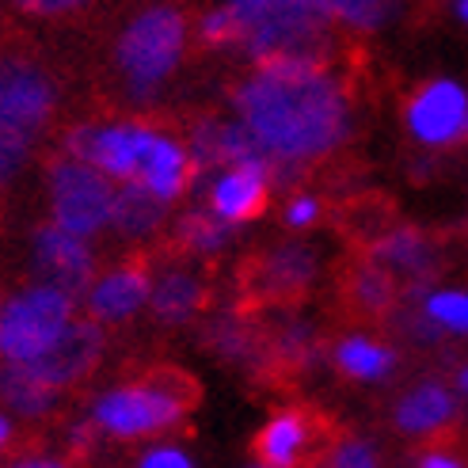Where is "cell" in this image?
Masks as SVG:
<instances>
[{"label": "cell", "instance_id": "cell-1", "mask_svg": "<svg viewBox=\"0 0 468 468\" xmlns=\"http://www.w3.org/2000/svg\"><path fill=\"white\" fill-rule=\"evenodd\" d=\"M232 107L278 164L274 176H286L290 164L332 156L350 137V100L327 61H255V73L232 88Z\"/></svg>", "mask_w": 468, "mask_h": 468}, {"label": "cell", "instance_id": "cell-2", "mask_svg": "<svg viewBox=\"0 0 468 468\" xmlns=\"http://www.w3.org/2000/svg\"><path fill=\"white\" fill-rule=\"evenodd\" d=\"M195 404H198V385L176 366H156L145 378L103 388L91 400L88 423L100 431V438L133 441L179 427Z\"/></svg>", "mask_w": 468, "mask_h": 468}, {"label": "cell", "instance_id": "cell-3", "mask_svg": "<svg viewBox=\"0 0 468 468\" xmlns=\"http://www.w3.org/2000/svg\"><path fill=\"white\" fill-rule=\"evenodd\" d=\"M240 23V46L255 61L305 58L327 61L335 16L327 0H225Z\"/></svg>", "mask_w": 468, "mask_h": 468}, {"label": "cell", "instance_id": "cell-4", "mask_svg": "<svg viewBox=\"0 0 468 468\" xmlns=\"http://www.w3.org/2000/svg\"><path fill=\"white\" fill-rule=\"evenodd\" d=\"M186 35L191 23L176 5H149L126 19L114 38V69L133 103H149L176 77L186 54Z\"/></svg>", "mask_w": 468, "mask_h": 468}, {"label": "cell", "instance_id": "cell-5", "mask_svg": "<svg viewBox=\"0 0 468 468\" xmlns=\"http://www.w3.org/2000/svg\"><path fill=\"white\" fill-rule=\"evenodd\" d=\"M77 316V297L50 282L23 286L0 305V362H35Z\"/></svg>", "mask_w": 468, "mask_h": 468}, {"label": "cell", "instance_id": "cell-6", "mask_svg": "<svg viewBox=\"0 0 468 468\" xmlns=\"http://www.w3.org/2000/svg\"><path fill=\"white\" fill-rule=\"evenodd\" d=\"M114 179L103 176L96 164H88L73 153H61L46 164V206H50V221L61 229L77 232V237H100L111 229L114 209Z\"/></svg>", "mask_w": 468, "mask_h": 468}, {"label": "cell", "instance_id": "cell-7", "mask_svg": "<svg viewBox=\"0 0 468 468\" xmlns=\"http://www.w3.org/2000/svg\"><path fill=\"white\" fill-rule=\"evenodd\" d=\"M58 111V80L27 54H0V133L38 142Z\"/></svg>", "mask_w": 468, "mask_h": 468}, {"label": "cell", "instance_id": "cell-8", "mask_svg": "<svg viewBox=\"0 0 468 468\" xmlns=\"http://www.w3.org/2000/svg\"><path fill=\"white\" fill-rule=\"evenodd\" d=\"M320 260L309 244H278L260 255H251L240 274V290H244V305H293L301 301L313 282H316Z\"/></svg>", "mask_w": 468, "mask_h": 468}, {"label": "cell", "instance_id": "cell-9", "mask_svg": "<svg viewBox=\"0 0 468 468\" xmlns=\"http://www.w3.org/2000/svg\"><path fill=\"white\" fill-rule=\"evenodd\" d=\"M153 122L145 119H111V122H80L65 130L61 149L73 153L88 164H96L103 176L114 183H130L137 176V160H142V145Z\"/></svg>", "mask_w": 468, "mask_h": 468}, {"label": "cell", "instance_id": "cell-10", "mask_svg": "<svg viewBox=\"0 0 468 468\" xmlns=\"http://www.w3.org/2000/svg\"><path fill=\"white\" fill-rule=\"evenodd\" d=\"M31 274L38 282H50L73 297H84L91 278H96V251H91V240L61 229L58 221L38 225L31 232Z\"/></svg>", "mask_w": 468, "mask_h": 468}, {"label": "cell", "instance_id": "cell-11", "mask_svg": "<svg viewBox=\"0 0 468 468\" xmlns=\"http://www.w3.org/2000/svg\"><path fill=\"white\" fill-rule=\"evenodd\" d=\"M404 122L423 145H457L468 137V91L453 80H431L408 100Z\"/></svg>", "mask_w": 468, "mask_h": 468}, {"label": "cell", "instance_id": "cell-12", "mask_svg": "<svg viewBox=\"0 0 468 468\" xmlns=\"http://www.w3.org/2000/svg\"><path fill=\"white\" fill-rule=\"evenodd\" d=\"M103 346H107L103 324L91 316H73V324L58 335V343L46 350V355H38L35 362H19V366H31L42 381H50L54 388L65 392V388L80 385L88 373L103 362Z\"/></svg>", "mask_w": 468, "mask_h": 468}, {"label": "cell", "instance_id": "cell-13", "mask_svg": "<svg viewBox=\"0 0 468 468\" xmlns=\"http://www.w3.org/2000/svg\"><path fill=\"white\" fill-rule=\"evenodd\" d=\"M332 434H316V415L309 411H282L260 431L251 441V457L267 468H290L301 461H327L332 453Z\"/></svg>", "mask_w": 468, "mask_h": 468}, {"label": "cell", "instance_id": "cell-14", "mask_svg": "<svg viewBox=\"0 0 468 468\" xmlns=\"http://www.w3.org/2000/svg\"><path fill=\"white\" fill-rule=\"evenodd\" d=\"M149 274L153 271L137 260L96 271L91 286L84 290V313L103 327L130 324L142 309H149Z\"/></svg>", "mask_w": 468, "mask_h": 468}, {"label": "cell", "instance_id": "cell-15", "mask_svg": "<svg viewBox=\"0 0 468 468\" xmlns=\"http://www.w3.org/2000/svg\"><path fill=\"white\" fill-rule=\"evenodd\" d=\"M198 164L183 142H176L172 133H164L156 126H149L145 145H142V160H137V176L130 183L149 186L153 195H160L164 202H176L186 186L195 183Z\"/></svg>", "mask_w": 468, "mask_h": 468}, {"label": "cell", "instance_id": "cell-16", "mask_svg": "<svg viewBox=\"0 0 468 468\" xmlns=\"http://www.w3.org/2000/svg\"><path fill=\"white\" fill-rule=\"evenodd\" d=\"M209 301V286L195 267H156L149 274V313L160 324H186L195 320Z\"/></svg>", "mask_w": 468, "mask_h": 468}, {"label": "cell", "instance_id": "cell-17", "mask_svg": "<svg viewBox=\"0 0 468 468\" xmlns=\"http://www.w3.org/2000/svg\"><path fill=\"white\" fill-rule=\"evenodd\" d=\"M271 172L260 164H229V168L209 186V209L229 225H240L260 218L267 209V191H271Z\"/></svg>", "mask_w": 468, "mask_h": 468}, {"label": "cell", "instance_id": "cell-18", "mask_svg": "<svg viewBox=\"0 0 468 468\" xmlns=\"http://www.w3.org/2000/svg\"><path fill=\"white\" fill-rule=\"evenodd\" d=\"M58 400H61V388L42 381L31 366L0 362V408H5L12 419L38 423V419L54 415Z\"/></svg>", "mask_w": 468, "mask_h": 468}, {"label": "cell", "instance_id": "cell-19", "mask_svg": "<svg viewBox=\"0 0 468 468\" xmlns=\"http://www.w3.org/2000/svg\"><path fill=\"white\" fill-rule=\"evenodd\" d=\"M164 221H168V202L153 195L142 183H122L114 191V209H111V229L130 244H145L160 237Z\"/></svg>", "mask_w": 468, "mask_h": 468}, {"label": "cell", "instance_id": "cell-20", "mask_svg": "<svg viewBox=\"0 0 468 468\" xmlns=\"http://www.w3.org/2000/svg\"><path fill=\"white\" fill-rule=\"evenodd\" d=\"M339 293H343V309L346 313L378 320V316H385L392 309L396 282L378 260H355L339 278Z\"/></svg>", "mask_w": 468, "mask_h": 468}, {"label": "cell", "instance_id": "cell-21", "mask_svg": "<svg viewBox=\"0 0 468 468\" xmlns=\"http://www.w3.org/2000/svg\"><path fill=\"white\" fill-rule=\"evenodd\" d=\"M457 419V400L446 385H419L396 408V431L404 434H438Z\"/></svg>", "mask_w": 468, "mask_h": 468}, {"label": "cell", "instance_id": "cell-22", "mask_svg": "<svg viewBox=\"0 0 468 468\" xmlns=\"http://www.w3.org/2000/svg\"><path fill=\"white\" fill-rule=\"evenodd\" d=\"M369 260H378L385 271L408 274V278H427L434 271V244L415 229H388L369 248Z\"/></svg>", "mask_w": 468, "mask_h": 468}, {"label": "cell", "instance_id": "cell-23", "mask_svg": "<svg viewBox=\"0 0 468 468\" xmlns=\"http://www.w3.org/2000/svg\"><path fill=\"white\" fill-rule=\"evenodd\" d=\"M232 237V225L225 218H218L214 209H186L172 225V244L183 255H218Z\"/></svg>", "mask_w": 468, "mask_h": 468}, {"label": "cell", "instance_id": "cell-24", "mask_svg": "<svg viewBox=\"0 0 468 468\" xmlns=\"http://www.w3.org/2000/svg\"><path fill=\"white\" fill-rule=\"evenodd\" d=\"M335 366H339V373H346V378H355V381H378L392 373L396 355L366 335H346L335 346Z\"/></svg>", "mask_w": 468, "mask_h": 468}, {"label": "cell", "instance_id": "cell-25", "mask_svg": "<svg viewBox=\"0 0 468 468\" xmlns=\"http://www.w3.org/2000/svg\"><path fill=\"white\" fill-rule=\"evenodd\" d=\"M327 8L346 31H381L400 12V0H327Z\"/></svg>", "mask_w": 468, "mask_h": 468}, {"label": "cell", "instance_id": "cell-26", "mask_svg": "<svg viewBox=\"0 0 468 468\" xmlns=\"http://www.w3.org/2000/svg\"><path fill=\"white\" fill-rule=\"evenodd\" d=\"M423 313L431 316L434 327H446L453 335H468V293L434 290V293H427Z\"/></svg>", "mask_w": 468, "mask_h": 468}, {"label": "cell", "instance_id": "cell-27", "mask_svg": "<svg viewBox=\"0 0 468 468\" xmlns=\"http://www.w3.org/2000/svg\"><path fill=\"white\" fill-rule=\"evenodd\" d=\"M198 42L209 46V50H221V46H232V42H240V23L237 16H232V8H214V12H206L198 19V27H195Z\"/></svg>", "mask_w": 468, "mask_h": 468}, {"label": "cell", "instance_id": "cell-28", "mask_svg": "<svg viewBox=\"0 0 468 468\" xmlns=\"http://www.w3.org/2000/svg\"><path fill=\"white\" fill-rule=\"evenodd\" d=\"M31 149L35 142L27 137H16V133H0V198L8 195V186L23 176V168L31 164Z\"/></svg>", "mask_w": 468, "mask_h": 468}, {"label": "cell", "instance_id": "cell-29", "mask_svg": "<svg viewBox=\"0 0 468 468\" xmlns=\"http://www.w3.org/2000/svg\"><path fill=\"white\" fill-rule=\"evenodd\" d=\"M324 464H335V468H373V464H378V450L366 446V441L346 438V441H335Z\"/></svg>", "mask_w": 468, "mask_h": 468}, {"label": "cell", "instance_id": "cell-30", "mask_svg": "<svg viewBox=\"0 0 468 468\" xmlns=\"http://www.w3.org/2000/svg\"><path fill=\"white\" fill-rule=\"evenodd\" d=\"M12 5L35 19H61V16L80 12L84 5H91V0H12Z\"/></svg>", "mask_w": 468, "mask_h": 468}, {"label": "cell", "instance_id": "cell-31", "mask_svg": "<svg viewBox=\"0 0 468 468\" xmlns=\"http://www.w3.org/2000/svg\"><path fill=\"white\" fill-rule=\"evenodd\" d=\"M320 214H324L320 198H313V195H301V198H293V202L286 206L282 221H286L290 229H313V225L320 221Z\"/></svg>", "mask_w": 468, "mask_h": 468}, {"label": "cell", "instance_id": "cell-32", "mask_svg": "<svg viewBox=\"0 0 468 468\" xmlns=\"http://www.w3.org/2000/svg\"><path fill=\"white\" fill-rule=\"evenodd\" d=\"M137 464L142 468H191L195 461L179 446H153V450H145L142 457H137Z\"/></svg>", "mask_w": 468, "mask_h": 468}, {"label": "cell", "instance_id": "cell-33", "mask_svg": "<svg viewBox=\"0 0 468 468\" xmlns=\"http://www.w3.org/2000/svg\"><path fill=\"white\" fill-rule=\"evenodd\" d=\"M12 464H19V468H58V464H65V461H61V453H54V450H19V453L12 457Z\"/></svg>", "mask_w": 468, "mask_h": 468}, {"label": "cell", "instance_id": "cell-34", "mask_svg": "<svg viewBox=\"0 0 468 468\" xmlns=\"http://www.w3.org/2000/svg\"><path fill=\"white\" fill-rule=\"evenodd\" d=\"M415 464H423V468H461L464 461L457 453H450V450H427V453L415 457Z\"/></svg>", "mask_w": 468, "mask_h": 468}, {"label": "cell", "instance_id": "cell-35", "mask_svg": "<svg viewBox=\"0 0 468 468\" xmlns=\"http://www.w3.org/2000/svg\"><path fill=\"white\" fill-rule=\"evenodd\" d=\"M12 438H16V427H12V415L0 408V453H5L12 446Z\"/></svg>", "mask_w": 468, "mask_h": 468}, {"label": "cell", "instance_id": "cell-36", "mask_svg": "<svg viewBox=\"0 0 468 468\" xmlns=\"http://www.w3.org/2000/svg\"><path fill=\"white\" fill-rule=\"evenodd\" d=\"M457 385H461V392H468V366L457 373Z\"/></svg>", "mask_w": 468, "mask_h": 468}, {"label": "cell", "instance_id": "cell-37", "mask_svg": "<svg viewBox=\"0 0 468 468\" xmlns=\"http://www.w3.org/2000/svg\"><path fill=\"white\" fill-rule=\"evenodd\" d=\"M457 16L468 23V0H457Z\"/></svg>", "mask_w": 468, "mask_h": 468}, {"label": "cell", "instance_id": "cell-38", "mask_svg": "<svg viewBox=\"0 0 468 468\" xmlns=\"http://www.w3.org/2000/svg\"><path fill=\"white\" fill-rule=\"evenodd\" d=\"M0 305H5V293H0Z\"/></svg>", "mask_w": 468, "mask_h": 468}]
</instances>
